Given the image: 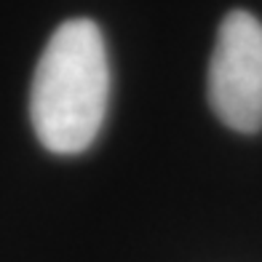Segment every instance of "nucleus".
Listing matches in <instances>:
<instances>
[{
	"instance_id": "nucleus-1",
	"label": "nucleus",
	"mask_w": 262,
	"mask_h": 262,
	"mask_svg": "<svg viewBox=\"0 0 262 262\" xmlns=\"http://www.w3.org/2000/svg\"><path fill=\"white\" fill-rule=\"evenodd\" d=\"M110 102V62L102 30L91 19L59 25L38 59L30 118L40 145L75 156L99 137Z\"/></svg>"
},
{
	"instance_id": "nucleus-2",
	"label": "nucleus",
	"mask_w": 262,
	"mask_h": 262,
	"mask_svg": "<svg viewBox=\"0 0 262 262\" xmlns=\"http://www.w3.org/2000/svg\"><path fill=\"white\" fill-rule=\"evenodd\" d=\"M209 104L233 131L254 134L262 128V21L249 11H230L217 30Z\"/></svg>"
}]
</instances>
